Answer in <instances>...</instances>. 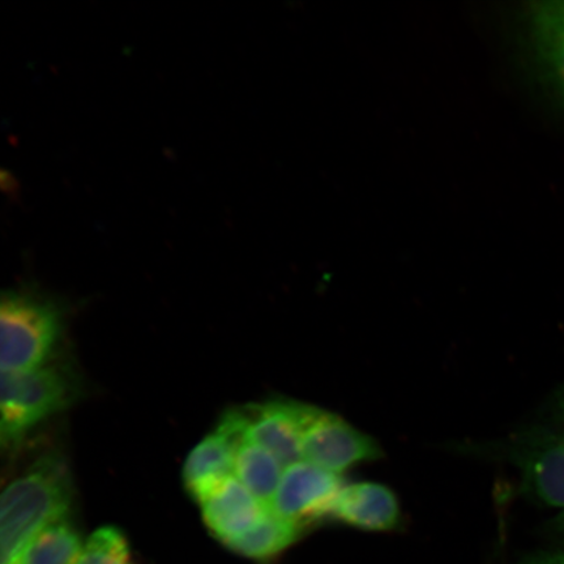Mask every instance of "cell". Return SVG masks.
I'll list each match as a JSON object with an SVG mask.
<instances>
[{
	"instance_id": "cell-19",
	"label": "cell",
	"mask_w": 564,
	"mask_h": 564,
	"mask_svg": "<svg viewBox=\"0 0 564 564\" xmlns=\"http://www.w3.org/2000/svg\"><path fill=\"white\" fill-rule=\"evenodd\" d=\"M7 446L6 442H4V438H3V435H2V432H0V448Z\"/></svg>"
},
{
	"instance_id": "cell-11",
	"label": "cell",
	"mask_w": 564,
	"mask_h": 564,
	"mask_svg": "<svg viewBox=\"0 0 564 564\" xmlns=\"http://www.w3.org/2000/svg\"><path fill=\"white\" fill-rule=\"evenodd\" d=\"M397 496L383 485L359 482L344 486L329 520L369 532L393 531L400 524Z\"/></svg>"
},
{
	"instance_id": "cell-1",
	"label": "cell",
	"mask_w": 564,
	"mask_h": 564,
	"mask_svg": "<svg viewBox=\"0 0 564 564\" xmlns=\"http://www.w3.org/2000/svg\"><path fill=\"white\" fill-rule=\"evenodd\" d=\"M73 491L66 464L55 455L7 486L0 492V564H19L42 529L69 517Z\"/></svg>"
},
{
	"instance_id": "cell-10",
	"label": "cell",
	"mask_w": 564,
	"mask_h": 564,
	"mask_svg": "<svg viewBox=\"0 0 564 564\" xmlns=\"http://www.w3.org/2000/svg\"><path fill=\"white\" fill-rule=\"evenodd\" d=\"M199 505L204 523L224 545L250 531L270 511L236 476L229 477Z\"/></svg>"
},
{
	"instance_id": "cell-7",
	"label": "cell",
	"mask_w": 564,
	"mask_h": 564,
	"mask_svg": "<svg viewBox=\"0 0 564 564\" xmlns=\"http://www.w3.org/2000/svg\"><path fill=\"white\" fill-rule=\"evenodd\" d=\"M245 440L242 409H229L215 432L197 444L187 457L182 477L189 497L200 503L218 486L235 476L237 448Z\"/></svg>"
},
{
	"instance_id": "cell-9",
	"label": "cell",
	"mask_w": 564,
	"mask_h": 564,
	"mask_svg": "<svg viewBox=\"0 0 564 564\" xmlns=\"http://www.w3.org/2000/svg\"><path fill=\"white\" fill-rule=\"evenodd\" d=\"M315 409L289 399L243 406L246 438L276 457L282 467L301 462L303 434Z\"/></svg>"
},
{
	"instance_id": "cell-17",
	"label": "cell",
	"mask_w": 564,
	"mask_h": 564,
	"mask_svg": "<svg viewBox=\"0 0 564 564\" xmlns=\"http://www.w3.org/2000/svg\"><path fill=\"white\" fill-rule=\"evenodd\" d=\"M523 564H564V554L541 553L529 556Z\"/></svg>"
},
{
	"instance_id": "cell-6",
	"label": "cell",
	"mask_w": 564,
	"mask_h": 564,
	"mask_svg": "<svg viewBox=\"0 0 564 564\" xmlns=\"http://www.w3.org/2000/svg\"><path fill=\"white\" fill-rule=\"evenodd\" d=\"M343 488L340 475L301 460L282 471L270 510L306 528L329 519Z\"/></svg>"
},
{
	"instance_id": "cell-15",
	"label": "cell",
	"mask_w": 564,
	"mask_h": 564,
	"mask_svg": "<svg viewBox=\"0 0 564 564\" xmlns=\"http://www.w3.org/2000/svg\"><path fill=\"white\" fill-rule=\"evenodd\" d=\"M76 564H137L130 542L117 527H101L91 533Z\"/></svg>"
},
{
	"instance_id": "cell-2",
	"label": "cell",
	"mask_w": 564,
	"mask_h": 564,
	"mask_svg": "<svg viewBox=\"0 0 564 564\" xmlns=\"http://www.w3.org/2000/svg\"><path fill=\"white\" fill-rule=\"evenodd\" d=\"M63 313L39 293L0 291V370H32L53 362Z\"/></svg>"
},
{
	"instance_id": "cell-14",
	"label": "cell",
	"mask_w": 564,
	"mask_h": 564,
	"mask_svg": "<svg viewBox=\"0 0 564 564\" xmlns=\"http://www.w3.org/2000/svg\"><path fill=\"white\" fill-rule=\"evenodd\" d=\"M84 542L69 520L62 518L35 535L19 564H76Z\"/></svg>"
},
{
	"instance_id": "cell-8",
	"label": "cell",
	"mask_w": 564,
	"mask_h": 564,
	"mask_svg": "<svg viewBox=\"0 0 564 564\" xmlns=\"http://www.w3.org/2000/svg\"><path fill=\"white\" fill-rule=\"evenodd\" d=\"M380 456L382 449L370 436L337 415L315 409L302 438L303 462L338 475L352 465L377 460Z\"/></svg>"
},
{
	"instance_id": "cell-16",
	"label": "cell",
	"mask_w": 564,
	"mask_h": 564,
	"mask_svg": "<svg viewBox=\"0 0 564 564\" xmlns=\"http://www.w3.org/2000/svg\"><path fill=\"white\" fill-rule=\"evenodd\" d=\"M547 415L550 421L554 422L561 429V432H564V382L554 392L553 398L550 399Z\"/></svg>"
},
{
	"instance_id": "cell-5",
	"label": "cell",
	"mask_w": 564,
	"mask_h": 564,
	"mask_svg": "<svg viewBox=\"0 0 564 564\" xmlns=\"http://www.w3.org/2000/svg\"><path fill=\"white\" fill-rule=\"evenodd\" d=\"M520 34L535 75L564 109V0L525 3Z\"/></svg>"
},
{
	"instance_id": "cell-13",
	"label": "cell",
	"mask_w": 564,
	"mask_h": 564,
	"mask_svg": "<svg viewBox=\"0 0 564 564\" xmlns=\"http://www.w3.org/2000/svg\"><path fill=\"white\" fill-rule=\"evenodd\" d=\"M282 465L272 454L250 440L239 444L235 476L259 502L271 506L282 476Z\"/></svg>"
},
{
	"instance_id": "cell-18",
	"label": "cell",
	"mask_w": 564,
	"mask_h": 564,
	"mask_svg": "<svg viewBox=\"0 0 564 564\" xmlns=\"http://www.w3.org/2000/svg\"><path fill=\"white\" fill-rule=\"evenodd\" d=\"M553 532L564 544V510L552 521Z\"/></svg>"
},
{
	"instance_id": "cell-3",
	"label": "cell",
	"mask_w": 564,
	"mask_h": 564,
	"mask_svg": "<svg viewBox=\"0 0 564 564\" xmlns=\"http://www.w3.org/2000/svg\"><path fill=\"white\" fill-rule=\"evenodd\" d=\"M73 373L48 364L32 370H0V432L6 444L19 442L73 404Z\"/></svg>"
},
{
	"instance_id": "cell-4",
	"label": "cell",
	"mask_w": 564,
	"mask_h": 564,
	"mask_svg": "<svg viewBox=\"0 0 564 564\" xmlns=\"http://www.w3.org/2000/svg\"><path fill=\"white\" fill-rule=\"evenodd\" d=\"M505 451L519 468L528 496L564 509V432L528 429L507 442Z\"/></svg>"
},
{
	"instance_id": "cell-12",
	"label": "cell",
	"mask_w": 564,
	"mask_h": 564,
	"mask_svg": "<svg viewBox=\"0 0 564 564\" xmlns=\"http://www.w3.org/2000/svg\"><path fill=\"white\" fill-rule=\"evenodd\" d=\"M306 528L268 511L250 531L232 540L227 546L239 555L258 562H268L297 542Z\"/></svg>"
}]
</instances>
